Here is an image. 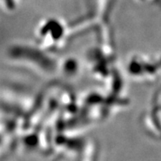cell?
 I'll return each instance as SVG.
<instances>
[{"label": "cell", "mask_w": 161, "mask_h": 161, "mask_svg": "<svg viewBox=\"0 0 161 161\" xmlns=\"http://www.w3.org/2000/svg\"><path fill=\"white\" fill-rule=\"evenodd\" d=\"M66 36V25L60 20L49 18L40 23L36 29V38L42 48L46 50L60 46Z\"/></svg>", "instance_id": "obj_1"}, {"label": "cell", "mask_w": 161, "mask_h": 161, "mask_svg": "<svg viewBox=\"0 0 161 161\" xmlns=\"http://www.w3.org/2000/svg\"><path fill=\"white\" fill-rule=\"evenodd\" d=\"M161 70V58L152 59L147 56L134 54L131 56L127 64V71L131 76L136 78H153Z\"/></svg>", "instance_id": "obj_2"}, {"label": "cell", "mask_w": 161, "mask_h": 161, "mask_svg": "<svg viewBox=\"0 0 161 161\" xmlns=\"http://www.w3.org/2000/svg\"><path fill=\"white\" fill-rule=\"evenodd\" d=\"M79 65L74 58H65L59 65V69L67 76H72L78 72Z\"/></svg>", "instance_id": "obj_3"}, {"label": "cell", "mask_w": 161, "mask_h": 161, "mask_svg": "<svg viewBox=\"0 0 161 161\" xmlns=\"http://www.w3.org/2000/svg\"><path fill=\"white\" fill-rule=\"evenodd\" d=\"M3 6L8 12H13L17 6V0H2Z\"/></svg>", "instance_id": "obj_4"}]
</instances>
